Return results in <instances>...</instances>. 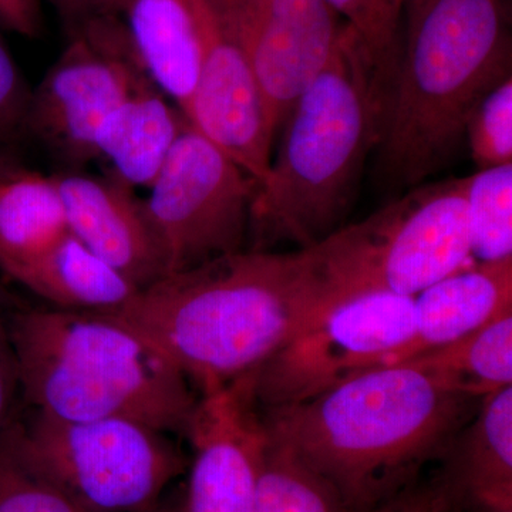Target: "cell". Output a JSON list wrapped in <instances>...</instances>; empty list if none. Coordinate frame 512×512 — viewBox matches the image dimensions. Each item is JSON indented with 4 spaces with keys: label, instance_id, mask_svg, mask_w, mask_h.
Listing matches in <instances>:
<instances>
[{
    "label": "cell",
    "instance_id": "1",
    "mask_svg": "<svg viewBox=\"0 0 512 512\" xmlns=\"http://www.w3.org/2000/svg\"><path fill=\"white\" fill-rule=\"evenodd\" d=\"M481 400L416 367H382L306 402L259 407L266 433L326 478L353 512L379 507L444 457Z\"/></svg>",
    "mask_w": 512,
    "mask_h": 512
},
{
    "label": "cell",
    "instance_id": "2",
    "mask_svg": "<svg viewBox=\"0 0 512 512\" xmlns=\"http://www.w3.org/2000/svg\"><path fill=\"white\" fill-rule=\"evenodd\" d=\"M318 312L305 249H244L164 276L117 316L204 394L254 372Z\"/></svg>",
    "mask_w": 512,
    "mask_h": 512
},
{
    "label": "cell",
    "instance_id": "3",
    "mask_svg": "<svg viewBox=\"0 0 512 512\" xmlns=\"http://www.w3.org/2000/svg\"><path fill=\"white\" fill-rule=\"evenodd\" d=\"M510 9L503 0H406L377 146L387 190H410L447 167L478 103L510 79Z\"/></svg>",
    "mask_w": 512,
    "mask_h": 512
},
{
    "label": "cell",
    "instance_id": "4",
    "mask_svg": "<svg viewBox=\"0 0 512 512\" xmlns=\"http://www.w3.org/2000/svg\"><path fill=\"white\" fill-rule=\"evenodd\" d=\"M387 107L346 25L325 69L293 104L278 154L256 185L248 249L311 248L343 227L367 156L382 138Z\"/></svg>",
    "mask_w": 512,
    "mask_h": 512
},
{
    "label": "cell",
    "instance_id": "5",
    "mask_svg": "<svg viewBox=\"0 0 512 512\" xmlns=\"http://www.w3.org/2000/svg\"><path fill=\"white\" fill-rule=\"evenodd\" d=\"M8 323L20 396L52 419H131L184 436L198 396L164 353L117 315L29 309Z\"/></svg>",
    "mask_w": 512,
    "mask_h": 512
},
{
    "label": "cell",
    "instance_id": "6",
    "mask_svg": "<svg viewBox=\"0 0 512 512\" xmlns=\"http://www.w3.org/2000/svg\"><path fill=\"white\" fill-rule=\"evenodd\" d=\"M466 191L467 177L417 185L306 248L319 312L366 293L416 296L470 264Z\"/></svg>",
    "mask_w": 512,
    "mask_h": 512
},
{
    "label": "cell",
    "instance_id": "7",
    "mask_svg": "<svg viewBox=\"0 0 512 512\" xmlns=\"http://www.w3.org/2000/svg\"><path fill=\"white\" fill-rule=\"evenodd\" d=\"M19 453L86 512H141L184 473L171 434L131 419L64 421L29 409L13 420Z\"/></svg>",
    "mask_w": 512,
    "mask_h": 512
},
{
    "label": "cell",
    "instance_id": "8",
    "mask_svg": "<svg viewBox=\"0 0 512 512\" xmlns=\"http://www.w3.org/2000/svg\"><path fill=\"white\" fill-rule=\"evenodd\" d=\"M413 333V296L366 293L333 303L249 373L259 407L311 400L392 366Z\"/></svg>",
    "mask_w": 512,
    "mask_h": 512
},
{
    "label": "cell",
    "instance_id": "9",
    "mask_svg": "<svg viewBox=\"0 0 512 512\" xmlns=\"http://www.w3.org/2000/svg\"><path fill=\"white\" fill-rule=\"evenodd\" d=\"M256 185L187 123L143 200L167 275L244 251Z\"/></svg>",
    "mask_w": 512,
    "mask_h": 512
},
{
    "label": "cell",
    "instance_id": "10",
    "mask_svg": "<svg viewBox=\"0 0 512 512\" xmlns=\"http://www.w3.org/2000/svg\"><path fill=\"white\" fill-rule=\"evenodd\" d=\"M147 80L123 19L67 37L62 55L30 94L25 136L79 170L94 161L101 121Z\"/></svg>",
    "mask_w": 512,
    "mask_h": 512
},
{
    "label": "cell",
    "instance_id": "11",
    "mask_svg": "<svg viewBox=\"0 0 512 512\" xmlns=\"http://www.w3.org/2000/svg\"><path fill=\"white\" fill-rule=\"evenodd\" d=\"M255 74L278 133L293 104L329 63L346 23L325 0H212Z\"/></svg>",
    "mask_w": 512,
    "mask_h": 512
},
{
    "label": "cell",
    "instance_id": "12",
    "mask_svg": "<svg viewBox=\"0 0 512 512\" xmlns=\"http://www.w3.org/2000/svg\"><path fill=\"white\" fill-rule=\"evenodd\" d=\"M185 437L192 463L181 512H255L266 431L249 373L200 394Z\"/></svg>",
    "mask_w": 512,
    "mask_h": 512
},
{
    "label": "cell",
    "instance_id": "13",
    "mask_svg": "<svg viewBox=\"0 0 512 512\" xmlns=\"http://www.w3.org/2000/svg\"><path fill=\"white\" fill-rule=\"evenodd\" d=\"M185 120L235 164L262 183L272 160L275 134L247 56L211 0L204 56Z\"/></svg>",
    "mask_w": 512,
    "mask_h": 512
},
{
    "label": "cell",
    "instance_id": "14",
    "mask_svg": "<svg viewBox=\"0 0 512 512\" xmlns=\"http://www.w3.org/2000/svg\"><path fill=\"white\" fill-rule=\"evenodd\" d=\"M70 234L138 289L167 276L163 248L136 190L80 170L53 175Z\"/></svg>",
    "mask_w": 512,
    "mask_h": 512
},
{
    "label": "cell",
    "instance_id": "15",
    "mask_svg": "<svg viewBox=\"0 0 512 512\" xmlns=\"http://www.w3.org/2000/svg\"><path fill=\"white\" fill-rule=\"evenodd\" d=\"M512 312V258L474 262L413 296V333L400 365L443 348Z\"/></svg>",
    "mask_w": 512,
    "mask_h": 512
},
{
    "label": "cell",
    "instance_id": "16",
    "mask_svg": "<svg viewBox=\"0 0 512 512\" xmlns=\"http://www.w3.org/2000/svg\"><path fill=\"white\" fill-rule=\"evenodd\" d=\"M211 0H124L121 18L140 66L181 113L204 56Z\"/></svg>",
    "mask_w": 512,
    "mask_h": 512
},
{
    "label": "cell",
    "instance_id": "17",
    "mask_svg": "<svg viewBox=\"0 0 512 512\" xmlns=\"http://www.w3.org/2000/svg\"><path fill=\"white\" fill-rule=\"evenodd\" d=\"M188 121L150 80L140 84L101 121L94 161L128 188H148L170 156Z\"/></svg>",
    "mask_w": 512,
    "mask_h": 512
},
{
    "label": "cell",
    "instance_id": "18",
    "mask_svg": "<svg viewBox=\"0 0 512 512\" xmlns=\"http://www.w3.org/2000/svg\"><path fill=\"white\" fill-rule=\"evenodd\" d=\"M6 275L62 311L117 315L140 292L69 231Z\"/></svg>",
    "mask_w": 512,
    "mask_h": 512
},
{
    "label": "cell",
    "instance_id": "19",
    "mask_svg": "<svg viewBox=\"0 0 512 512\" xmlns=\"http://www.w3.org/2000/svg\"><path fill=\"white\" fill-rule=\"evenodd\" d=\"M444 458L447 488L484 512L512 507V386L481 399Z\"/></svg>",
    "mask_w": 512,
    "mask_h": 512
},
{
    "label": "cell",
    "instance_id": "20",
    "mask_svg": "<svg viewBox=\"0 0 512 512\" xmlns=\"http://www.w3.org/2000/svg\"><path fill=\"white\" fill-rule=\"evenodd\" d=\"M404 363L463 396L481 400L500 392L512 386V312Z\"/></svg>",
    "mask_w": 512,
    "mask_h": 512
},
{
    "label": "cell",
    "instance_id": "21",
    "mask_svg": "<svg viewBox=\"0 0 512 512\" xmlns=\"http://www.w3.org/2000/svg\"><path fill=\"white\" fill-rule=\"evenodd\" d=\"M67 231L53 175L20 171L0 180V269L5 274Z\"/></svg>",
    "mask_w": 512,
    "mask_h": 512
},
{
    "label": "cell",
    "instance_id": "22",
    "mask_svg": "<svg viewBox=\"0 0 512 512\" xmlns=\"http://www.w3.org/2000/svg\"><path fill=\"white\" fill-rule=\"evenodd\" d=\"M255 512L353 511L325 477L266 433L256 481Z\"/></svg>",
    "mask_w": 512,
    "mask_h": 512
},
{
    "label": "cell",
    "instance_id": "23",
    "mask_svg": "<svg viewBox=\"0 0 512 512\" xmlns=\"http://www.w3.org/2000/svg\"><path fill=\"white\" fill-rule=\"evenodd\" d=\"M467 224L477 262L512 258V164L467 177Z\"/></svg>",
    "mask_w": 512,
    "mask_h": 512
},
{
    "label": "cell",
    "instance_id": "24",
    "mask_svg": "<svg viewBox=\"0 0 512 512\" xmlns=\"http://www.w3.org/2000/svg\"><path fill=\"white\" fill-rule=\"evenodd\" d=\"M356 33L377 86L390 103L400 47L402 19L392 0H325Z\"/></svg>",
    "mask_w": 512,
    "mask_h": 512
},
{
    "label": "cell",
    "instance_id": "25",
    "mask_svg": "<svg viewBox=\"0 0 512 512\" xmlns=\"http://www.w3.org/2000/svg\"><path fill=\"white\" fill-rule=\"evenodd\" d=\"M12 424L0 437V512H86L26 463Z\"/></svg>",
    "mask_w": 512,
    "mask_h": 512
},
{
    "label": "cell",
    "instance_id": "26",
    "mask_svg": "<svg viewBox=\"0 0 512 512\" xmlns=\"http://www.w3.org/2000/svg\"><path fill=\"white\" fill-rule=\"evenodd\" d=\"M471 158L480 170L512 164V79L494 87L466 127Z\"/></svg>",
    "mask_w": 512,
    "mask_h": 512
},
{
    "label": "cell",
    "instance_id": "27",
    "mask_svg": "<svg viewBox=\"0 0 512 512\" xmlns=\"http://www.w3.org/2000/svg\"><path fill=\"white\" fill-rule=\"evenodd\" d=\"M30 94L32 90L0 36V143L25 136Z\"/></svg>",
    "mask_w": 512,
    "mask_h": 512
},
{
    "label": "cell",
    "instance_id": "28",
    "mask_svg": "<svg viewBox=\"0 0 512 512\" xmlns=\"http://www.w3.org/2000/svg\"><path fill=\"white\" fill-rule=\"evenodd\" d=\"M55 9L66 37L101 23L121 20L124 0H46Z\"/></svg>",
    "mask_w": 512,
    "mask_h": 512
},
{
    "label": "cell",
    "instance_id": "29",
    "mask_svg": "<svg viewBox=\"0 0 512 512\" xmlns=\"http://www.w3.org/2000/svg\"><path fill=\"white\" fill-rule=\"evenodd\" d=\"M19 396L18 369L10 346L8 323L0 315V437L15 420Z\"/></svg>",
    "mask_w": 512,
    "mask_h": 512
},
{
    "label": "cell",
    "instance_id": "30",
    "mask_svg": "<svg viewBox=\"0 0 512 512\" xmlns=\"http://www.w3.org/2000/svg\"><path fill=\"white\" fill-rule=\"evenodd\" d=\"M43 0H0V25L20 36L42 32Z\"/></svg>",
    "mask_w": 512,
    "mask_h": 512
},
{
    "label": "cell",
    "instance_id": "31",
    "mask_svg": "<svg viewBox=\"0 0 512 512\" xmlns=\"http://www.w3.org/2000/svg\"><path fill=\"white\" fill-rule=\"evenodd\" d=\"M366 512H441V507L436 488L412 485L386 503Z\"/></svg>",
    "mask_w": 512,
    "mask_h": 512
},
{
    "label": "cell",
    "instance_id": "32",
    "mask_svg": "<svg viewBox=\"0 0 512 512\" xmlns=\"http://www.w3.org/2000/svg\"><path fill=\"white\" fill-rule=\"evenodd\" d=\"M157 512H181V504L180 505H174V504L163 505L160 503V505H158Z\"/></svg>",
    "mask_w": 512,
    "mask_h": 512
},
{
    "label": "cell",
    "instance_id": "33",
    "mask_svg": "<svg viewBox=\"0 0 512 512\" xmlns=\"http://www.w3.org/2000/svg\"><path fill=\"white\" fill-rule=\"evenodd\" d=\"M392 3L394 8L403 13L404 3H406V0H392Z\"/></svg>",
    "mask_w": 512,
    "mask_h": 512
},
{
    "label": "cell",
    "instance_id": "34",
    "mask_svg": "<svg viewBox=\"0 0 512 512\" xmlns=\"http://www.w3.org/2000/svg\"><path fill=\"white\" fill-rule=\"evenodd\" d=\"M491 512H512V507L498 508V510H494Z\"/></svg>",
    "mask_w": 512,
    "mask_h": 512
},
{
    "label": "cell",
    "instance_id": "35",
    "mask_svg": "<svg viewBox=\"0 0 512 512\" xmlns=\"http://www.w3.org/2000/svg\"><path fill=\"white\" fill-rule=\"evenodd\" d=\"M158 505H160V503H158L157 505H154V507L148 508V510H146V511H141V512H157Z\"/></svg>",
    "mask_w": 512,
    "mask_h": 512
},
{
    "label": "cell",
    "instance_id": "36",
    "mask_svg": "<svg viewBox=\"0 0 512 512\" xmlns=\"http://www.w3.org/2000/svg\"><path fill=\"white\" fill-rule=\"evenodd\" d=\"M503 2L508 6V8H511V0H503Z\"/></svg>",
    "mask_w": 512,
    "mask_h": 512
}]
</instances>
